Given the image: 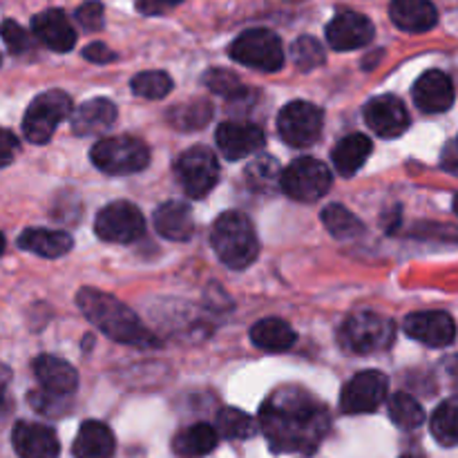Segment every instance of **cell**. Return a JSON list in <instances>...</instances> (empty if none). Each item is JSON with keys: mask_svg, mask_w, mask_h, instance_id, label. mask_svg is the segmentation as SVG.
Here are the masks:
<instances>
[{"mask_svg": "<svg viewBox=\"0 0 458 458\" xmlns=\"http://www.w3.org/2000/svg\"><path fill=\"white\" fill-rule=\"evenodd\" d=\"M374 25L367 16L356 12H340L327 25V40L335 52H352L371 43Z\"/></svg>", "mask_w": 458, "mask_h": 458, "instance_id": "15", "label": "cell"}, {"mask_svg": "<svg viewBox=\"0 0 458 458\" xmlns=\"http://www.w3.org/2000/svg\"><path fill=\"white\" fill-rule=\"evenodd\" d=\"M76 304L83 311V316L97 329H101V334L116 340V343L139 349H152L161 344L157 335L139 320L137 313L128 304L116 300L114 295L103 293L98 289H81L76 295Z\"/></svg>", "mask_w": 458, "mask_h": 458, "instance_id": "2", "label": "cell"}, {"mask_svg": "<svg viewBox=\"0 0 458 458\" xmlns=\"http://www.w3.org/2000/svg\"><path fill=\"white\" fill-rule=\"evenodd\" d=\"M392 21L398 30L423 34L438 22V12L432 0H392Z\"/></svg>", "mask_w": 458, "mask_h": 458, "instance_id": "21", "label": "cell"}, {"mask_svg": "<svg viewBox=\"0 0 458 458\" xmlns=\"http://www.w3.org/2000/svg\"><path fill=\"white\" fill-rule=\"evenodd\" d=\"M405 334L428 347H450L456 338L454 320L445 311H420L405 318Z\"/></svg>", "mask_w": 458, "mask_h": 458, "instance_id": "13", "label": "cell"}, {"mask_svg": "<svg viewBox=\"0 0 458 458\" xmlns=\"http://www.w3.org/2000/svg\"><path fill=\"white\" fill-rule=\"evenodd\" d=\"M13 450L21 458H58L61 443L56 432L47 425L18 423L12 434Z\"/></svg>", "mask_w": 458, "mask_h": 458, "instance_id": "17", "label": "cell"}, {"mask_svg": "<svg viewBox=\"0 0 458 458\" xmlns=\"http://www.w3.org/2000/svg\"><path fill=\"white\" fill-rule=\"evenodd\" d=\"M4 253V237H3V233H0V255Z\"/></svg>", "mask_w": 458, "mask_h": 458, "instance_id": "44", "label": "cell"}, {"mask_svg": "<svg viewBox=\"0 0 458 458\" xmlns=\"http://www.w3.org/2000/svg\"><path fill=\"white\" fill-rule=\"evenodd\" d=\"M322 222H325L327 231L331 233L338 240H352V237H358L365 226H362L360 219L353 213H349L344 206L331 204L322 210Z\"/></svg>", "mask_w": 458, "mask_h": 458, "instance_id": "30", "label": "cell"}, {"mask_svg": "<svg viewBox=\"0 0 458 458\" xmlns=\"http://www.w3.org/2000/svg\"><path fill=\"white\" fill-rule=\"evenodd\" d=\"M106 9H103L101 3H97V0H89V3H83L79 9H76V21H79L81 27H85V30L89 31H97L101 30L103 22H106Z\"/></svg>", "mask_w": 458, "mask_h": 458, "instance_id": "39", "label": "cell"}, {"mask_svg": "<svg viewBox=\"0 0 458 458\" xmlns=\"http://www.w3.org/2000/svg\"><path fill=\"white\" fill-rule=\"evenodd\" d=\"M0 36H3L4 45H7L12 54H25L27 49H31L30 34H27L18 22L4 21L3 25H0Z\"/></svg>", "mask_w": 458, "mask_h": 458, "instance_id": "38", "label": "cell"}, {"mask_svg": "<svg viewBox=\"0 0 458 458\" xmlns=\"http://www.w3.org/2000/svg\"><path fill=\"white\" fill-rule=\"evenodd\" d=\"M72 244L74 242L65 231H47V228H27L18 237V246L22 250H30V253L49 259L70 253Z\"/></svg>", "mask_w": 458, "mask_h": 458, "instance_id": "26", "label": "cell"}, {"mask_svg": "<svg viewBox=\"0 0 458 458\" xmlns=\"http://www.w3.org/2000/svg\"><path fill=\"white\" fill-rule=\"evenodd\" d=\"M183 192L192 199H204L219 182V161L208 148L197 146L183 152L174 164Z\"/></svg>", "mask_w": 458, "mask_h": 458, "instance_id": "10", "label": "cell"}, {"mask_svg": "<svg viewBox=\"0 0 458 458\" xmlns=\"http://www.w3.org/2000/svg\"><path fill=\"white\" fill-rule=\"evenodd\" d=\"M371 150H374V143L369 141V137L356 132L344 137L343 141L335 146L331 159H334L335 170H338L343 177H353V174L365 165V161L369 159Z\"/></svg>", "mask_w": 458, "mask_h": 458, "instance_id": "27", "label": "cell"}, {"mask_svg": "<svg viewBox=\"0 0 458 458\" xmlns=\"http://www.w3.org/2000/svg\"><path fill=\"white\" fill-rule=\"evenodd\" d=\"M291 52H293L295 65H298L302 72H309V70H313V67H318L325 63V52H322V45L318 43L316 38H311V36H302V38L295 40L293 47H291Z\"/></svg>", "mask_w": 458, "mask_h": 458, "instance_id": "36", "label": "cell"}, {"mask_svg": "<svg viewBox=\"0 0 458 458\" xmlns=\"http://www.w3.org/2000/svg\"><path fill=\"white\" fill-rule=\"evenodd\" d=\"M365 121L378 137L396 139L410 128V114L403 101L392 94L374 97L365 106Z\"/></svg>", "mask_w": 458, "mask_h": 458, "instance_id": "14", "label": "cell"}, {"mask_svg": "<svg viewBox=\"0 0 458 458\" xmlns=\"http://www.w3.org/2000/svg\"><path fill=\"white\" fill-rule=\"evenodd\" d=\"M325 112L309 101H291L277 114V132L291 148H309L320 139Z\"/></svg>", "mask_w": 458, "mask_h": 458, "instance_id": "9", "label": "cell"}, {"mask_svg": "<svg viewBox=\"0 0 458 458\" xmlns=\"http://www.w3.org/2000/svg\"><path fill=\"white\" fill-rule=\"evenodd\" d=\"M72 114V98L70 94L61 92V89H49V92L38 94L34 101L30 103L22 119V132H25L27 141L43 146L56 132L58 123Z\"/></svg>", "mask_w": 458, "mask_h": 458, "instance_id": "5", "label": "cell"}, {"mask_svg": "<svg viewBox=\"0 0 458 458\" xmlns=\"http://www.w3.org/2000/svg\"><path fill=\"white\" fill-rule=\"evenodd\" d=\"M389 416L394 423L403 429H416L423 425L425 410L414 396L405 392H398L389 398Z\"/></svg>", "mask_w": 458, "mask_h": 458, "instance_id": "32", "label": "cell"}, {"mask_svg": "<svg viewBox=\"0 0 458 458\" xmlns=\"http://www.w3.org/2000/svg\"><path fill=\"white\" fill-rule=\"evenodd\" d=\"M92 164L106 174H132L150 164V150L137 137H107L94 143Z\"/></svg>", "mask_w": 458, "mask_h": 458, "instance_id": "4", "label": "cell"}, {"mask_svg": "<svg viewBox=\"0 0 458 458\" xmlns=\"http://www.w3.org/2000/svg\"><path fill=\"white\" fill-rule=\"evenodd\" d=\"M18 152V139L9 130L0 128V168L9 165Z\"/></svg>", "mask_w": 458, "mask_h": 458, "instance_id": "40", "label": "cell"}, {"mask_svg": "<svg viewBox=\"0 0 458 458\" xmlns=\"http://www.w3.org/2000/svg\"><path fill=\"white\" fill-rule=\"evenodd\" d=\"M331 170L313 157H300L280 173V188L286 197L311 204L325 197L331 188Z\"/></svg>", "mask_w": 458, "mask_h": 458, "instance_id": "6", "label": "cell"}, {"mask_svg": "<svg viewBox=\"0 0 458 458\" xmlns=\"http://www.w3.org/2000/svg\"><path fill=\"white\" fill-rule=\"evenodd\" d=\"M114 434L110 432L106 423L101 420H85L81 425L79 434L72 452L76 458H112L114 454Z\"/></svg>", "mask_w": 458, "mask_h": 458, "instance_id": "22", "label": "cell"}, {"mask_svg": "<svg viewBox=\"0 0 458 458\" xmlns=\"http://www.w3.org/2000/svg\"><path fill=\"white\" fill-rule=\"evenodd\" d=\"M170 89H173V79L165 72H141L132 79V92L141 98H150V101L168 97Z\"/></svg>", "mask_w": 458, "mask_h": 458, "instance_id": "33", "label": "cell"}, {"mask_svg": "<svg viewBox=\"0 0 458 458\" xmlns=\"http://www.w3.org/2000/svg\"><path fill=\"white\" fill-rule=\"evenodd\" d=\"M215 141L228 161H240L249 155H255L264 146V132L253 123L226 121L217 128Z\"/></svg>", "mask_w": 458, "mask_h": 458, "instance_id": "16", "label": "cell"}, {"mask_svg": "<svg viewBox=\"0 0 458 458\" xmlns=\"http://www.w3.org/2000/svg\"><path fill=\"white\" fill-rule=\"evenodd\" d=\"M7 383H9V371L0 365V405L4 403V389H7Z\"/></svg>", "mask_w": 458, "mask_h": 458, "instance_id": "43", "label": "cell"}, {"mask_svg": "<svg viewBox=\"0 0 458 458\" xmlns=\"http://www.w3.org/2000/svg\"><path fill=\"white\" fill-rule=\"evenodd\" d=\"M34 36L54 52H70L76 45V31L61 9H47L34 16Z\"/></svg>", "mask_w": 458, "mask_h": 458, "instance_id": "19", "label": "cell"}, {"mask_svg": "<svg viewBox=\"0 0 458 458\" xmlns=\"http://www.w3.org/2000/svg\"><path fill=\"white\" fill-rule=\"evenodd\" d=\"M155 228L161 237L173 242H188L195 231L192 213L182 201H165L155 213Z\"/></svg>", "mask_w": 458, "mask_h": 458, "instance_id": "23", "label": "cell"}, {"mask_svg": "<svg viewBox=\"0 0 458 458\" xmlns=\"http://www.w3.org/2000/svg\"><path fill=\"white\" fill-rule=\"evenodd\" d=\"M228 54L240 65L253 67V70L259 72H277L284 65V52H282L280 38L268 30L244 31V34L233 40Z\"/></svg>", "mask_w": 458, "mask_h": 458, "instance_id": "8", "label": "cell"}, {"mask_svg": "<svg viewBox=\"0 0 458 458\" xmlns=\"http://www.w3.org/2000/svg\"><path fill=\"white\" fill-rule=\"evenodd\" d=\"M250 340L262 352L280 353L289 352L293 347L295 340H298V334H295L289 322L280 320V318H267V320H259L258 325H253Z\"/></svg>", "mask_w": 458, "mask_h": 458, "instance_id": "25", "label": "cell"}, {"mask_svg": "<svg viewBox=\"0 0 458 458\" xmlns=\"http://www.w3.org/2000/svg\"><path fill=\"white\" fill-rule=\"evenodd\" d=\"M83 56L88 58L89 63H112L116 58V54L112 52L110 47H107V45H103V43H92V45H88V47L83 49Z\"/></svg>", "mask_w": 458, "mask_h": 458, "instance_id": "42", "label": "cell"}, {"mask_svg": "<svg viewBox=\"0 0 458 458\" xmlns=\"http://www.w3.org/2000/svg\"><path fill=\"white\" fill-rule=\"evenodd\" d=\"M114 121V103L107 101V98H92V101H85L83 106H79V110L72 114V130H74V134L88 137V134H97L112 128Z\"/></svg>", "mask_w": 458, "mask_h": 458, "instance_id": "24", "label": "cell"}, {"mask_svg": "<svg viewBox=\"0 0 458 458\" xmlns=\"http://www.w3.org/2000/svg\"><path fill=\"white\" fill-rule=\"evenodd\" d=\"M403 458H425V456H420V454H407V456H403Z\"/></svg>", "mask_w": 458, "mask_h": 458, "instance_id": "45", "label": "cell"}, {"mask_svg": "<svg viewBox=\"0 0 458 458\" xmlns=\"http://www.w3.org/2000/svg\"><path fill=\"white\" fill-rule=\"evenodd\" d=\"M414 101L428 114L447 112L454 106V83L441 70H429L416 81Z\"/></svg>", "mask_w": 458, "mask_h": 458, "instance_id": "18", "label": "cell"}, {"mask_svg": "<svg viewBox=\"0 0 458 458\" xmlns=\"http://www.w3.org/2000/svg\"><path fill=\"white\" fill-rule=\"evenodd\" d=\"M34 374L45 394L67 396L79 387V374L70 362L54 356H38L34 360Z\"/></svg>", "mask_w": 458, "mask_h": 458, "instance_id": "20", "label": "cell"}, {"mask_svg": "<svg viewBox=\"0 0 458 458\" xmlns=\"http://www.w3.org/2000/svg\"><path fill=\"white\" fill-rule=\"evenodd\" d=\"M329 411L302 389H277L259 410V429L273 452L311 454L329 432Z\"/></svg>", "mask_w": 458, "mask_h": 458, "instance_id": "1", "label": "cell"}, {"mask_svg": "<svg viewBox=\"0 0 458 458\" xmlns=\"http://www.w3.org/2000/svg\"><path fill=\"white\" fill-rule=\"evenodd\" d=\"M389 380L383 371L367 369L353 376L340 394L344 414H371L387 401Z\"/></svg>", "mask_w": 458, "mask_h": 458, "instance_id": "11", "label": "cell"}, {"mask_svg": "<svg viewBox=\"0 0 458 458\" xmlns=\"http://www.w3.org/2000/svg\"><path fill=\"white\" fill-rule=\"evenodd\" d=\"M217 434L231 438V441H244V438H253L258 434V425L244 411L226 407L217 414Z\"/></svg>", "mask_w": 458, "mask_h": 458, "instance_id": "31", "label": "cell"}, {"mask_svg": "<svg viewBox=\"0 0 458 458\" xmlns=\"http://www.w3.org/2000/svg\"><path fill=\"white\" fill-rule=\"evenodd\" d=\"M246 182L255 191H268V188L280 182V165L268 155L255 157L249 168H246Z\"/></svg>", "mask_w": 458, "mask_h": 458, "instance_id": "35", "label": "cell"}, {"mask_svg": "<svg viewBox=\"0 0 458 458\" xmlns=\"http://www.w3.org/2000/svg\"><path fill=\"white\" fill-rule=\"evenodd\" d=\"M213 116V106L206 98H192L188 103H179L168 112L170 123L177 130H201Z\"/></svg>", "mask_w": 458, "mask_h": 458, "instance_id": "29", "label": "cell"}, {"mask_svg": "<svg viewBox=\"0 0 458 458\" xmlns=\"http://www.w3.org/2000/svg\"><path fill=\"white\" fill-rule=\"evenodd\" d=\"M182 3L183 0H137V9L146 16H161Z\"/></svg>", "mask_w": 458, "mask_h": 458, "instance_id": "41", "label": "cell"}, {"mask_svg": "<svg viewBox=\"0 0 458 458\" xmlns=\"http://www.w3.org/2000/svg\"><path fill=\"white\" fill-rule=\"evenodd\" d=\"M210 244L217 253L219 262L233 271L249 268L259 255V240L253 224L244 213L228 210L217 217L210 233Z\"/></svg>", "mask_w": 458, "mask_h": 458, "instance_id": "3", "label": "cell"}, {"mask_svg": "<svg viewBox=\"0 0 458 458\" xmlns=\"http://www.w3.org/2000/svg\"><path fill=\"white\" fill-rule=\"evenodd\" d=\"M219 434L217 429L210 428L208 423H195L191 428L182 429V432L174 437L173 447L177 454L182 456H206L217 447Z\"/></svg>", "mask_w": 458, "mask_h": 458, "instance_id": "28", "label": "cell"}, {"mask_svg": "<svg viewBox=\"0 0 458 458\" xmlns=\"http://www.w3.org/2000/svg\"><path fill=\"white\" fill-rule=\"evenodd\" d=\"M394 322L389 318L380 316L374 311H360L353 313L347 322H344L343 331H340V340H343L344 349L352 353H376L387 349L394 343Z\"/></svg>", "mask_w": 458, "mask_h": 458, "instance_id": "7", "label": "cell"}, {"mask_svg": "<svg viewBox=\"0 0 458 458\" xmlns=\"http://www.w3.org/2000/svg\"><path fill=\"white\" fill-rule=\"evenodd\" d=\"M432 434L443 447H454L458 437H456V401L441 403L438 410L432 416Z\"/></svg>", "mask_w": 458, "mask_h": 458, "instance_id": "34", "label": "cell"}, {"mask_svg": "<svg viewBox=\"0 0 458 458\" xmlns=\"http://www.w3.org/2000/svg\"><path fill=\"white\" fill-rule=\"evenodd\" d=\"M204 83L208 85L215 94H219V97H244L246 92V88L240 83V79L226 70H210L208 74L204 76Z\"/></svg>", "mask_w": 458, "mask_h": 458, "instance_id": "37", "label": "cell"}, {"mask_svg": "<svg viewBox=\"0 0 458 458\" xmlns=\"http://www.w3.org/2000/svg\"><path fill=\"white\" fill-rule=\"evenodd\" d=\"M143 228H146V219L141 210L130 201H114L106 206L94 222L97 235L112 244H130L139 240L143 235Z\"/></svg>", "mask_w": 458, "mask_h": 458, "instance_id": "12", "label": "cell"}]
</instances>
